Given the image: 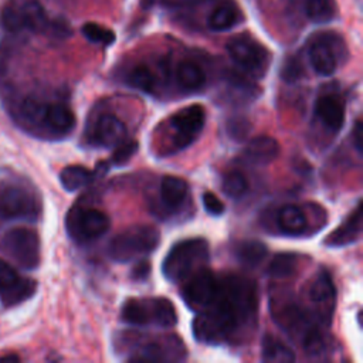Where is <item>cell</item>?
Listing matches in <instances>:
<instances>
[{
	"mask_svg": "<svg viewBox=\"0 0 363 363\" xmlns=\"http://www.w3.org/2000/svg\"><path fill=\"white\" fill-rule=\"evenodd\" d=\"M303 71H302V67L299 64V61L296 58H292L289 61H286V64L284 65L282 68V78L286 81V82H294V81H298L301 77H302Z\"/></svg>",
	"mask_w": 363,
	"mask_h": 363,
	"instance_id": "cell-35",
	"label": "cell"
},
{
	"mask_svg": "<svg viewBox=\"0 0 363 363\" xmlns=\"http://www.w3.org/2000/svg\"><path fill=\"white\" fill-rule=\"evenodd\" d=\"M126 82L135 88L139 89L142 92L150 94L155 91L156 88V77L155 74L149 69V67L146 65H136L133 67L128 77H126Z\"/></svg>",
	"mask_w": 363,
	"mask_h": 363,
	"instance_id": "cell-30",
	"label": "cell"
},
{
	"mask_svg": "<svg viewBox=\"0 0 363 363\" xmlns=\"http://www.w3.org/2000/svg\"><path fill=\"white\" fill-rule=\"evenodd\" d=\"M149 274H150V264L147 261H140L132 269V279L143 281L149 277Z\"/></svg>",
	"mask_w": 363,
	"mask_h": 363,
	"instance_id": "cell-36",
	"label": "cell"
},
{
	"mask_svg": "<svg viewBox=\"0 0 363 363\" xmlns=\"http://www.w3.org/2000/svg\"><path fill=\"white\" fill-rule=\"evenodd\" d=\"M315 112L325 128L333 133L339 132L345 123V102L339 95L328 94L318 98L315 104Z\"/></svg>",
	"mask_w": 363,
	"mask_h": 363,
	"instance_id": "cell-18",
	"label": "cell"
},
{
	"mask_svg": "<svg viewBox=\"0 0 363 363\" xmlns=\"http://www.w3.org/2000/svg\"><path fill=\"white\" fill-rule=\"evenodd\" d=\"M206 123V111L201 105H189L170 118L173 146L176 150L190 146L201 133Z\"/></svg>",
	"mask_w": 363,
	"mask_h": 363,
	"instance_id": "cell-12",
	"label": "cell"
},
{
	"mask_svg": "<svg viewBox=\"0 0 363 363\" xmlns=\"http://www.w3.org/2000/svg\"><path fill=\"white\" fill-rule=\"evenodd\" d=\"M336 37L330 34H325L316 38L309 45V62L313 71L322 77L332 75L337 68V51L340 47H335Z\"/></svg>",
	"mask_w": 363,
	"mask_h": 363,
	"instance_id": "cell-16",
	"label": "cell"
},
{
	"mask_svg": "<svg viewBox=\"0 0 363 363\" xmlns=\"http://www.w3.org/2000/svg\"><path fill=\"white\" fill-rule=\"evenodd\" d=\"M257 309L258 294L254 281L241 275L218 277L214 298L193 320V335L206 345L235 342L255 325Z\"/></svg>",
	"mask_w": 363,
	"mask_h": 363,
	"instance_id": "cell-1",
	"label": "cell"
},
{
	"mask_svg": "<svg viewBox=\"0 0 363 363\" xmlns=\"http://www.w3.org/2000/svg\"><path fill=\"white\" fill-rule=\"evenodd\" d=\"M223 190L227 196L238 199L244 196L248 190V180L241 172H230L223 179Z\"/></svg>",
	"mask_w": 363,
	"mask_h": 363,
	"instance_id": "cell-31",
	"label": "cell"
},
{
	"mask_svg": "<svg viewBox=\"0 0 363 363\" xmlns=\"http://www.w3.org/2000/svg\"><path fill=\"white\" fill-rule=\"evenodd\" d=\"M176 79L186 91H197L206 84V74L201 67L193 61H183L176 69Z\"/></svg>",
	"mask_w": 363,
	"mask_h": 363,
	"instance_id": "cell-24",
	"label": "cell"
},
{
	"mask_svg": "<svg viewBox=\"0 0 363 363\" xmlns=\"http://www.w3.org/2000/svg\"><path fill=\"white\" fill-rule=\"evenodd\" d=\"M362 234V204L357 203L356 208L347 216V218L332 231L326 240L325 245L332 248L346 247L349 244L356 242Z\"/></svg>",
	"mask_w": 363,
	"mask_h": 363,
	"instance_id": "cell-19",
	"label": "cell"
},
{
	"mask_svg": "<svg viewBox=\"0 0 363 363\" xmlns=\"http://www.w3.org/2000/svg\"><path fill=\"white\" fill-rule=\"evenodd\" d=\"M139 342L129 352V362H180L187 356L183 340L176 335L138 336Z\"/></svg>",
	"mask_w": 363,
	"mask_h": 363,
	"instance_id": "cell-7",
	"label": "cell"
},
{
	"mask_svg": "<svg viewBox=\"0 0 363 363\" xmlns=\"http://www.w3.org/2000/svg\"><path fill=\"white\" fill-rule=\"evenodd\" d=\"M279 150V143L274 138L257 136L248 142L244 156L252 164H268L278 157Z\"/></svg>",
	"mask_w": 363,
	"mask_h": 363,
	"instance_id": "cell-20",
	"label": "cell"
},
{
	"mask_svg": "<svg viewBox=\"0 0 363 363\" xmlns=\"http://www.w3.org/2000/svg\"><path fill=\"white\" fill-rule=\"evenodd\" d=\"M227 52L244 72L255 78H262L271 62L269 51L262 44L248 37L230 40L227 43Z\"/></svg>",
	"mask_w": 363,
	"mask_h": 363,
	"instance_id": "cell-10",
	"label": "cell"
},
{
	"mask_svg": "<svg viewBox=\"0 0 363 363\" xmlns=\"http://www.w3.org/2000/svg\"><path fill=\"white\" fill-rule=\"evenodd\" d=\"M126 125L115 115H102L88 133L89 143L99 147H112L126 139Z\"/></svg>",
	"mask_w": 363,
	"mask_h": 363,
	"instance_id": "cell-17",
	"label": "cell"
},
{
	"mask_svg": "<svg viewBox=\"0 0 363 363\" xmlns=\"http://www.w3.org/2000/svg\"><path fill=\"white\" fill-rule=\"evenodd\" d=\"M279 230L289 237L303 235L308 230V217L302 207L296 204L284 206L277 216Z\"/></svg>",
	"mask_w": 363,
	"mask_h": 363,
	"instance_id": "cell-21",
	"label": "cell"
},
{
	"mask_svg": "<svg viewBox=\"0 0 363 363\" xmlns=\"http://www.w3.org/2000/svg\"><path fill=\"white\" fill-rule=\"evenodd\" d=\"M201 200H203V206H204L206 211L211 216H221L225 210L223 201L216 194H213L211 191L203 193Z\"/></svg>",
	"mask_w": 363,
	"mask_h": 363,
	"instance_id": "cell-34",
	"label": "cell"
},
{
	"mask_svg": "<svg viewBox=\"0 0 363 363\" xmlns=\"http://www.w3.org/2000/svg\"><path fill=\"white\" fill-rule=\"evenodd\" d=\"M302 7L306 17L318 24L328 23L336 16L335 0H302Z\"/></svg>",
	"mask_w": 363,
	"mask_h": 363,
	"instance_id": "cell-29",
	"label": "cell"
},
{
	"mask_svg": "<svg viewBox=\"0 0 363 363\" xmlns=\"http://www.w3.org/2000/svg\"><path fill=\"white\" fill-rule=\"evenodd\" d=\"M352 136H353V145H354V149L357 150V153L360 155L362 153V122L357 119L356 123H354V128H353V132H352Z\"/></svg>",
	"mask_w": 363,
	"mask_h": 363,
	"instance_id": "cell-37",
	"label": "cell"
},
{
	"mask_svg": "<svg viewBox=\"0 0 363 363\" xmlns=\"http://www.w3.org/2000/svg\"><path fill=\"white\" fill-rule=\"evenodd\" d=\"M138 150V142L135 140H123L115 146V152L111 156V164L113 166H123L130 160V157Z\"/></svg>",
	"mask_w": 363,
	"mask_h": 363,
	"instance_id": "cell-33",
	"label": "cell"
},
{
	"mask_svg": "<svg viewBox=\"0 0 363 363\" xmlns=\"http://www.w3.org/2000/svg\"><path fill=\"white\" fill-rule=\"evenodd\" d=\"M121 320L132 326L173 328L177 312L167 298H130L122 305Z\"/></svg>",
	"mask_w": 363,
	"mask_h": 363,
	"instance_id": "cell-4",
	"label": "cell"
},
{
	"mask_svg": "<svg viewBox=\"0 0 363 363\" xmlns=\"http://www.w3.org/2000/svg\"><path fill=\"white\" fill-rule=\"evenodd\" d=\"M309 302L313 305L316 315L326 323H330V316L336 301V288L332 277L326 271H320L315 275L306 289Z\"/></svg>",
	"mask_w": 363,
	"mask_h": 363,
	"instance_id": "cell-15",
	"label": "cell"
},
{
	"mask_svg": "<svg viewBox=\"0 0 363 363\" xmlns=\"http://www.w3.org/2000/svg\"><path fill=\"white\" fill-rule=\"evenodd\" d=\"M37 291V282L23 277L11 264L0 258V301L4 306H16L30 299Z\"/></svg>",
	"mask_w": 363,
	"mask_h": 363,
	"instance_id": "cell-13",
	"label": "cell"
},
{
	"mask_svg": "<svg viewBox=\"0 0 363 363\" xmlns=\"http://www.w3.org/2000/svg\"><path fill=\"white\" fill-rule=\"evenodd\" d=\"M0 250L24 269H35L40 264V237L27 227H16L0 237Z\"/></svg>",
	"mask_w": 363,
	"mask_h": 363,
	"instance_id": "cell-8",
	"label": "cell"
},
{
	"mask_svg": "<svg viewBox=\"0 0 363 363\" xmlns=\"http://www.w3.org/2000/svg\"><path fill=\"white\" fill-rule=\"evenodd\" d=\"M261 359L262 362L288 363L295 360V353L272 335H265L261 343Z\"/></svg>",
	"mask_w": 363,
	"mask_h": 363,
	"instance_id": "cell-26",
	"label": "cell"
},
{
	"mask_svg": "<svg viewBox=\"0 0 363 363\" xmlns=\"http://www.w3.org/2000/svg\"><path fill=\"white\" fill-rule=\"evenodd\" d=\"M11 112L20 126L38 136L61 139L75 128V115L62 102H44L28 96L16 104Z\"/></svg>",
	"mask_w": 363,
	"mask_h": 363,
	"instance_id": "cell-2",
	"label": "cell"
},
{
	"mask_svg": "<svg viewBox=\"0 0 363 363\" xmlns=\"http://www.w3.org/2000/svg\"><path fill=\"white\" fill-rule=\"evenodd\" d=\"M299 265V257L292 252L277 254L267 268V274L274 279H285L292 277Z\"/></svg>",
	"mask_w": 363,
	"mask_h": 363,
	"instance_id": "cell-28",
	"label": "cell"
},
{
	"mask_svg": "<svg viewBox=\"0 0 363 363\" xmlns=\"http://www.w3.org/2000/svg\"><path fill=\"white\" fill-rule=\"evenodd\" d=\"M267 247L257 240H245L234 247V255L245 267H257L267 257Z\"/></svg>",
	"mask_w": 363,
	"mask_h": 363,
	"instance_id": "cell-25",
	"label": "cell"
},
{
	"mask_svg": "<svg viewBox=\"0 0 363 363\" xmlns=\"http://www.w3.org/2000/svg\"><path fill=\"white\" fill-rule=\"evenodd\" d=\"M1 23L11 33L23 30L45 33L51 24L37 0H10L1 11Z\"/></svg>",
	"mask_w": 363,
	"mask_h": 363,
	"instance_id": "cell-9",
	"label": "cell"
},
{
	"mask_svg": "<svg viewBox=\"0 0 363 363\" xmlns=\"http://www.w3.org/2000/svg\"><path fill=\"white\" fill-rule=\"evenodd\" d=\"M160 242L159 231L152 225H133L116 234L108 244L106 252L115 262H130L156 250Z\"/></svg>",
	"mask_w": 363,
	"mask_h": 363,
	"instance_id": "cell-5",
	"label": "cell"
},
{
	"mask_svg": "<svg viewBox=\"0 0 363 363\" xmlns=\"http://www.w3.org/2000/svg\"><path fill=\"white\" fill-rule=\"evenodd\" d=\"M208 258L210 248L204 238H186L176 242L166 254L162 272L167 281L179 284L200 268H204Z\"/></svg>",
	"mask_w": 363,
	"mask_h": 363,
	"instance_id": "cell-3",
	"label": "cell"
},
{
	"mask_svg": "<svg viewBox=\"0 0 363 363\" xmlns=\"http://www.w3.org/2000/svg\"><path fill=\"white\" fill-rule=\"evenodd\" d=\"M99 170H89L81 164H71L61 170L60 182L67 191H77L84 186L89 184Z\"/></svg>",
	"mask_w": 363,
	"mask_h": 363,
	"instance_id": "cell-23",
	"label": "cell"
},
{
	"mask_svg": "<svg viewBox=\"0 0 363 363\" xmlns=\"http://www.w3.org/2000/svg\"><path fill=\"white\" fill-rule=\"evenodd\" d=\"M186 281L182 289V298L189 309L199 312L214 298L218 288V277L207 268H200Z\"/></svg>",
	"mask_w": 363,
	"mask_h": 363,
	"instance_id": "cell-14",
	"label": "cell"
},
{
	"mask_svg": "<svg viewBox=\"0 0 363 363\" xmlns=\"http://www.w3.org/2000/svg\"><path fill=\"white\" fill-rule=\"evenodd\" d=\"M111 227V218L99 208H74L67 216V231L78 242L92 241Z\"/></svg>",
	"mask_w": 363,
	"mask_h": 363,
	"instance_id": "cell-11",
	"label": "cell"
},
{
	"mask_svg": "<svg viewBox=\"0 0 363 363\" xmlns=\"http://www.w3.org/2000/svg\"><path fill=\"white\" fill-rule=\"evenodd\" d=\"M189 196V184L177 176H164L160 182V200L169 210H179Z\"/></svg>",
	"mask_w": 363,
	"mask_h": 363,
	"instance_id": "cell-22",
	"label": "cell"
},
{
	"mask_svg": "<svg viewBox=\"0 0 363 363\" xmlns=\"http://www.w3.org/2000/svg\"><path fill=\"white\" fill-rule=\"evenodd\" d=\"M240 21V11L231 4H221L216 7L208 18L207 26L213 31H225L234 27Z\"/></svg>",
	"mask_w": 363,
	"mask_h": 363,
	"instance_id": "cell-27",
	"label": "cell"
},
{
	"mask_svg": "<svg viewBox=\"0 0 363 363\" xmlns=\"http://www.w3.org/2000/svg\"><path fill=\"white\" fill-rule=\"evenodd\" d=\"M41 214V201L34 190L20 183L0 187V218L35 221Z\"/></svg>",
	"mask_w": 363,
	"mask_h": 363,
	"instance_id": "cell-6",
	"label": "cell"
},
{
	"mask_svg": "<svg viewBox=\"0 0 363 363\" xmlns=\"http://www.w3.org/2000/svg\"><path fill=\"white\" fill-rule=\"evenodd\" d=\"M82 34L86 37V40L102 45H109L115 41L113 31L96 23H85L82 26Z\"/></svg>",
	"mask_w": 363,
	"mask_h": 363,
	"instance_id": "cell-32",
	"label": "cell"
},
{
	"mask_svg": "<svg viewBox=\"0 0 363 363\" xmlns=\"http://www.w3.org/2000/svg\"><path fill=\"white\" fill-rule=\"evenodd\" d=\"M20 360V357L17 356V354H4V356H1L0 357V362H18Z\"/></svg>",
	"mask_w": 363,
	"mask_h": 363,
	"instance_id": "cell-38",
	"label": "cell"
}]
</instances>
